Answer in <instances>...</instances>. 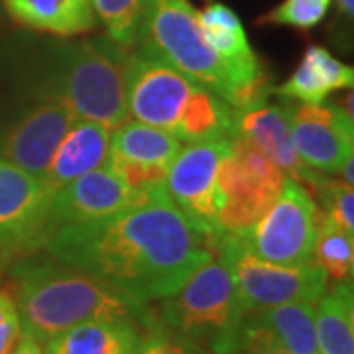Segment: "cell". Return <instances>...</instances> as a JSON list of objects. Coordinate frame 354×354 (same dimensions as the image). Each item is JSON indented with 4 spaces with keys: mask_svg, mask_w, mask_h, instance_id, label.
Here are the masks:
<instances>
[{
    "mask_svg": "<svg viewBox=\"0 0 354 354\" xmlns=\"http://www.w3.org/2000/svg\"><path fill=\"white\" fill-rule=\"evenodd\" d=\"M221 234L193 225L164 183L120 213L53 230L44 250L148 305L176 293L211 258Z\"/></svg>",
    "mask_w": 354,
    "mask_h": 354,
    "instance_id": "obj_1",
    "label": "cell"
},
{
    "mask_svg": "<svg viewBox=\"0 0 354 354\" xmlns=\"http://www.w3.org/2000/svg\"><path fill=\"white\" fill-rule=\"evenodd\" d=\"M10 290L20 311L22 329L41 342L93 319L130 317L148 321L153 317L146 304L130 299L46 250L14 260Z\"/></svg>",
    "mask_w": 354,
    "mask_h": 354,
    "instance_id": "obj_2",
    "label": "cell"
},
{
    "mask_svg": "<svg viewBox=\"0 0 354 354\" xmlns=\"http://www.w3.org/2000/svg\"><path fill=\"white\" fill-rule=\"evenodd\" d=\"M128 50L104 38L53 44L44 57L36 97L67 104L77 118L120 127L128 120L124 69Z\"/></svg>",
    "mask_w": 354,
    "mask_h": 354,
    "instance_id": "obj_3",
    "label": "cell"
},
{
    "mask_svg": "<svg viewBox=\"0 0 354 354\" xmlns=\"http://www.w3.org/2000/svg\"><path fill=\"white\" fill-rule=\"evenodd\" d=\"M158 319L209 353L215 354L225 344L239 321V304L223 234L211 258L176 293L160 299Z\"/></svg>",
    "mask_w": 354,
    "mask_h": 354,
    "instance_id": "obj_4",
    "label": "cell"
},
{
    "mask_svg": "<svg viewBox=\"0 0 354 354\" xmlns=\"http://www.w3.org/2000/svg\"><path fill=\"white\" fill-rule=\"evenodd\" d=\"M148 39L169 64L230 106L234 77L203 34L197 10L185 0H152Z\"/></svg>",
    "mask_w": 354,
    "mask_h": 354,
    "instance_id": "obj_5",
    "label": "cell"
},
{
    "mask_svg": "<svg viewBox=\"0 0 354 354\" xmlns=\"http://www.w3.org/2000/svg\"><path fill=\"white\" fill-rule=\"evenodd\" d=\"M223 248L232 268L239 317L276 305H315L329 288V278L315 262L305 266L270 264L248 252L234 234H223Z\"/></svg>",
    "mask_w": 354,
    "mask_h": 354,
    "instance_id": "obj_6",
    "label": "cell"
},
{
    "mask_svg": "<svg viewBox=\"0 0 354 354\" xmlns=\"http://www.w3.org/2000/svg\"><path fill=\"white\" fill-rule=\"evenodd\" d=\"M283 181L286 174L264 153L244 140L232 138L218 171V232H248L270 209Z\"/></svg>",
    "mask_w": 354,
    "mask_h": 354,
    "instance_id": "obj_7",
    "label": "cell"
},
{
    "mask_svg": "<svg viewBox=\"0 0 354 354\" xmlns=\"http://www.w3.org/2000/svg\"><path fill=\"white\" fill-rule=\"evenodd\" d=\"M313 195L301 183L286 177L281 189L262 218L239 236L248 252L276 266H305L313 262L315 246Z\"/></svg>",
    "mask_w": 354,
    "mask_h": 354,
    "instance_id": "obj_8",
    "label": "cell"
},
{
    "mask_svg": "<svg viewBox=\"0 0 354 354\" xmlns=\"http://www.w3.org/2000/svg\"><path fill=\"white\" fill-rule=\"evenodd\" d=\"M195 85L156 50L150 39L128 50L124 95L128 114L136 122L171 134Z\"/></svg>",
    "mask_w": 354,
    "mask_h": 354,
    "instance_id": "obj_9",
    "label": "cell"
},
{
    "mask_svg": "<svg viewBox=\"0 0 354 354\" xmlns=\"http://www.w3.org/2000/svg\"><path fill=\"white\" fill-rule=\"evenodd\" d=\"M232 138L197 142L181 148L165 176V189L176 207L193 225L221 234L218 218V171L230 152Z\"/></svg>",
    "mask_w": 354,
    "mask_h": 354,
    "instance_id": "obj_10",
    "label": "cell"
},
{
    "mask_svg": "<svg viewBox=\"0 0 354 354\" xmlns=\"http://www.w3.org/2000/svg\"><path fill=\"white\" fill-rule=\"evenodd\" d=\"M319 354L315 305L288 304L242 313L215 354Z\"/></svg>",
    "mask_w": 354,
    "mask_h": 354,
    "instance_id": "obj_11",
    "label": "cell"
},
{
    "mask_svg": "<svg viewBox=\"0 0 354 354\" xmlns=\"http://www.w3.org/2000/svg\"><path fill=\"white\" fill-rule=\"evenodd\" d=\"M48 203L38 177L0 158V264L44 246Z\"/></svg>",
    "mask_w": 354,
    "mask_h": 354,
    "instance_id": "obj_12",
    "label": "cell"
},
{
    "mask_svg": "<svg viewBox=\"0 0 354 354\" xmlns=\"http://www.w3.org/2000/svg\"><path fill=\"white\" fill-rule=\"evenodd\" d=\"M152 191L130 189L111 165L93 169L51 195L46 215L48 236L57 228L91 223L130 209L146 201Z\"/></svg>",
    "mask_w": 354,
    "mask_h": 354,
    "instance_id": "obj_13",
    "label": "cell"
},
{
    "mask_svg": "<svg viewBox=\"0 0 354 354\" xmlns=\"http://www.w3.org/2000/svg\"><path fill=\"white\" fill-rule=\"evenodd\" d=\"M290 128L297 156L319 174L339 176L354 156L353 114L346 106L327 102L293 106Z\"/></svg>",
    "mask_w": 354,
    "mask_h": 354,
    "instance_id": "obj_14",
    "label": "cell"
},
{
    "mask_svg": "<svg viewBox=\"0 0 354 354\" xmlns=\"http://www.w3.org/2000/svg\"><path fill=\"white\" fill-rule=\"evenodd\" d=\"M75 120L67 104L38 97L0 136V158L41 181L57 144Z\"/></svg>",
    "mask_w": 354,
    "mask_h": 354,
    "instance_id": "obj_15",
    "label": "cell"
},
{
    "mask_svg": "<svg viewBox=\"0 0 354 354\" xmlns=\"http://www.w3.org/2000/svg\"><path fill=\"white\" fill-rule=\"evenodd\" d=\"M291 111L293 104L290 102H264L250 111L234 113V138L248 142L270 162L278 165L286 176H290V179L301 183L309 193H313L325 174L307 167L295 152L290 128Z\"/></svg>",
    "mask_w": 354,
    "mask_h": 354,
    "instance_id": "obj_16",
    "label": "cell"
},
{
    "mask_svg": "<svg viewBox=\"0 0 354 354\" xmlns=\"http://www.w3.org/2000/svg\"><path fill=\"white\" fill-rule=\"evenodd\" d=\"M109 158L111 130L99 122L77 118L51 156L41 177V185L51 197L69 181L109 165Z\"/></svg>",
    "mask_w": 354,
    "mask_h": 354,
    "instance_id": "obj_17",
    "label": "cell"
},
{
    "mask_svg": "<svg viewBox=\"0 0 354 354\" xmlns=\"http://www.w3.org/2000/svg\"><path fill=\"white\" fill-rule=\"evenodd\" d=\"M152 319H93L50 337L44 342V354H138Z\"/></svg>",
    "mask_w": 354,
    "mask_h": 354,
    "instance_id": "obj_18",
    "label": "cell"
},
{
    "mask_svg": "<svg viewBox=\"0 0 354 354\" xmlns=\"http://www.w3.org/2000/svg\"><path fill=\"white\" fill-rule=\"evenodd\" d=\"M354 83L353 67L339 62L329 50L321 46H309L301 64L291 77L272 93L286 101H301L304 104H321L329 93L339 88H351Z\"/></svg>",
    "mask_w": 354,
    "mask_h": 354,
    "instance_id": "obj_19",
    "label": "cell"
},
{
    "mask_svg": "<svg viewBox=\"0 0 354 354\" xmlns=\"http://www.w3.org/2000/svg\"><path fill=\"white\" fill-rule=\"evenodd\" d=\"M18 24L57 38H75L93 32L99 20L91 0H2Z\"/></svg>",
    "mask_w": 354,
    "mask_h": 354,
    "instance_id": "obj_20",
    "label": "cell"
},
{
    "mask_svg": "<svg viewBox=\"0 0 354 354\" xmlns=\"http://www.w3.org/2000/svg\"><path fill=\"white\" fill-rule=\"evenodd\" d=\"M171 134L187 144L234 138V111L213 91L195 85Z\"/></svg>",
    "mask_w": 354,
    "mask_h": 354,
    "instance_id": "obj_21",
    "label": "cell"
},
{
    "mask_svg": "<svg viewBox=\"0 0 354 354\" xmlns=\"http://www.w3.org/2000/svg\"><path fill=\"white\" fill-rule=\"evenodd\" d=\"M315 335L319 354H354L353 283L341 281L315 304Z\"/></svg>",
    "mask_w": 354,
    "mask_h": 354,
    "instance_id": "obj_22",
    "label": "cell"
},
{
    "mask_svg": "<svg viewBox=\"0 0 354 354\" xmlns=\"http://www.w3.org/2000/svg\"><path fill=\"white\" fill-rule=\"evenodd\" d=\"M179 150L181 142L174 134L142 122L127 120L111 134V156L150 167L169 169Z\"/></svg>",
    "mask_w": 354,
    "mask_h": 354,
    "instance_id": "obj_23",
    "label": "cell"
},
{
    "mask_svg": "<svg viewBox=\"0 0 354 354\" xmlns=\"http://www.w3.org/2000/svg\"><path fill=\"white\" fill-rule=\"evenodd\" d=\"M91 4L106 36L124 50L136 48L150 36L152 0H91Z\"/></svg>",
    "mask_w": 354,
    "mask_h": 354,
    "instance_id": "obj_24",
    "label": "cell"
},
{
    "mask_svg": "<svg viewBox=\"0 0 354 354\" xmlns=\"http://www.w3.org/2000/svg\"><path fill=\"white\" fill-rule=\"evenodd\" d=\"M315 264L321 266V270L327 278L333 279V283L353 281L354 234L342 230L321 209H317L315 213Z\"/></svg>",
    "mask_w": 354,
    "mask_h": 354,
    "instance_id": "obj_25",
    "label": "cell"
},
{
    "mask_svg": "<svg viewBox=\"0 0 354 354\" xmlns=\"http://www.w3.org/2000/svg\"><path fill=\"white\" fill-rule=\"evenodd\" d=\"M329 6L330 0H283L276 8L266 12L258 22L311 30L323 22L329 12Z\"/></svg>",
    "mask_w": 354,
    "mask_h": 354,
    "instance_id": "obj_26",
    "label": "cell"
},
{
    "mask_svg": "<svg viewBox=\"0 0 354 354\" xmlns=\"http://www.w3.org/2000/svg\"><path fill=\"white\" fill-rule=\"evenodd\" d=\"M317 197L321 201V211L335 221L342 230L354 234V193L351 185L341 179L323 177V181L315 187Z\"/></svg>",
    "mask_w": 354,
    "mask_h": 354,
    "instance_id": "obj_27",
    "label": "cell"
},
{
    "mask_svg": "<svg viewBox=\"0 0 354 354\" xmlns=\"http://www.w3.org/2000/svg\"><path fill=\"white\" fill-rule=\"evenodd\" d=\"M207 348L191 342L189 339L167 329L158 319V313L146 325V333L140 344L138 354H205Z\"/></svg>",
    "mask_w": 354,
    "mask_h": 354,
    "instance_id": "obj_28",
    "label": "cell"
},
{
    "mask_svg": "<svg viewBox=\"0 0 354 354\" xmlns=\"http://www.w3.org/2000/svg\"><path fill=\"white\" fill-rule=\"evenodd\" d=\"M22 337V319L10 288H0V354H10Z\"/></svg>",
    "mask_w": 354,
    "mask_h": 354,
    "instance_id": "obj_29",
    "label": "cell"
},
{
    "mask_svg": "<svg viewBox=\"0 0 354 354\" xmlns=\"http://www.w3.org/2000/svg\"><path fill=\"white\" fill-rule=\"evenodd\" d=\"M10 354H44V342L38 341L32 333L22 329V337Z\"/></svg>",
    "mask_w": 354,
    "mask_h": 354,
    "instance_id": "obj_30",
    "label": "cell"
},
{
    "mask_svg": "<svg viewBox=\"0 0 354 354\" xmlns=\"http://www.w3.org/2000/svg\"><path fill=\"white\" fill-rule=\"evenodd\" d=\"M339 8H341V12L348 18V20H353V14H354V0H339Z\"/></svg>",
    "mask_w": 354,
    "mask_h": 354,
    "instance_id": "obj_31",
    "label": "cell"
},
{
    "mask_svg": "<svg viewBox=\"0 0 354 354\" xmlns=\"http://www.w3.org/2000/svg\"><path fill=\"white\" fill-rule=\"evenodd\" d=\"M221 354H242V353H232V351H227V353H221Z\"/></svg>",
    "mask_w": 354,
    "mask_h": 354,
    "instance_id": "obj_32",
    "label": "cell"
},
{
    "mask_svg": "<svg viewBox=\"0 0 354 354\" xmlns=\"http://www.w3.org/2000/svg\"><path fill=\"white\" fill-rule=\"evenodd\" d=\"M205 354H213V353H209V351H207V353H205Z\"/></svg>",
    "mask_w": 354,
    "mask_h": 354,
    "instance_id": "obj_33",
    "label": "cell"
}]
</instances>
